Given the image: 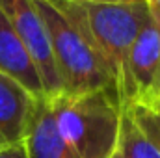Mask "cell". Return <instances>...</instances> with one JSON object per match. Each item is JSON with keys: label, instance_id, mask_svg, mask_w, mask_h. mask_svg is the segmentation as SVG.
<instances>
[{"label": "cell", "instance_id": "6da1fadb", "mask_svg": "<svg viewBox=\"0 0 160 158\" xmlns=\"http://www.w3.org/2000/svg\"><path fill=\"white\" fill-rule=\"evenodd\" d=\"M91 43L114 80L121 106L134 101L130 77V54L138 34L147 24L145 2L128 4H82L73 0H50Z\"/></svg>", "mask_w": 160, "mask_h": 158}, {"label": "cell", "instance_id": "7a4b0ae2", "mask_svg": "<svg viewBox=\"0 0 160 158\" xmlns=\"http://www.w3.org/2000/svg\"><path fill=\"white\" fill-rule=\"evenodd\" d=\"M62 138L78 158H110L118 149L121 101L112 89L47 99Z\"/></svg>", "mask_w": 160, "mask_h": 158}, {"label": "cell", "instance_id": "3957f363", "mask_svg": "<svg viewBox=\"0 0 160 158\" xmlns=\"http://www.w3.org/2000/svg\"><path fill=\"white\" fill-rule=\"evenodd\" d=\"M45 24L54 65L63 95H80L97 89L116 91L104 62L91 43L50 0H32ZM118 93V91H116Z\"/></svg>", "mask_w": 160, "mask_h": 158}, {"label": "cell", "instance_id": "277c9868", "mask_svg": "<svg viewBox=\"0 0 160 158\" xmlns=\"http://www.w3.org/2000/svg\"><path fill=\"white\" fill-rule=\"evenodd\" d=\"M0 9L11 22L21 41L24 43L28 54L32 56L43 82L45 97L54 99L62 95V82L54 65L48 36L34 2L32 0H0Z\"/></svg>", "mask_w": 160, "mask_h": 158}, {"label": "cell", "instance_id": "5b68a950", "mask_svg": "<svg viewBox=\"0 0 160 158\" xmlns=\"http://www.w3.org/2000/svg\"><path fill=\"white\" fill-rule=\"evenodd\" d=\"M130 77L134 101L160 108V30L149 19L138 34L130 54Z\"/></svg>", "mask_w": 160, "mask_h": 158}, {"label": "cell", "instance_id": "8992f818", "mask_svg": "<svg viewBox=\"0 0 160 158\" xmlns=\"http://www.w3.org/2000/svg\"><path fill=\"white\" fill-rule=\"evenodd\" d=\"M118 145L125 158H160V112L140 102L123 106Z\"/></svg>", "mask_w": 160, "mask_h": 158}, {"label": "cell", "instance_id": "52a82bcc", "mask_svg": "<svg viewBox=\"0 0 160 158\" xmlns=\"http://www.w3.org/2000/svg\"><path fill=\"white\" fill-rule=\"evenodd\" d=\"M39 101L17 80L0 73V136L8 145L24 143Z\"/></svg>", "mask_w": 160, "mask_h": 158}, {"label": "cell", "instance_id": "ba28073f", "mask_svg": "<svg viewBox=\"0 0 160 158\" xmlns=\"http://www.w3.org/2000/svg\"><path fill=\"white\" fill-rule=\"evenodd\" d=\"M0 73L17 80L34 97L47 99L38 67L32 56L28 54L24 43L13 30L11 22L2 13V9H0Z\"/></svg>", "mask_w": 160, "mask_h": 158}, {"label": "cell", "instance_id": "9c48e42d", "mask_svg": "<svg viewBox=\"0 0 160 158\" xmlns=\"http://www.w3.org/2000/svg\"><path fill=\"white\" fill-rule=\"evenodd\" d=\"M28 158H78L73 147L62 138L47 99L38 102L34 119L24 138Z\"/></svg>", "mask_w": 160, "mask_h": 158}, {"label": "cell", "instance_id": "30bf717a", "mask_svg": "<svg viewBox=\"0 0 160 158\" xmlns=\"http://www.w3.org/2000/svg\"><path fill=\"white\" fill-rule=\"evenodd\" d=\"M0 158H28V153H26L24 143H19V145H9V147L2 149Z\"/></svg>", "mask_w": 160, "mask_h": 158}, {"label": "cell", "instance_id": "8fae6325", "mask_svg": "<svg viewBox=\"0 0 160 158\" xmlns=\"http://www.w3.org/2000/svg\"><path fill=\"white\" fill-rule=\"evenodd\" d=\"M147 9H149V17L153 21V24L160 30V0H147Z\"/></svg>", "mask_w": 160, "mask_h": 158}, {"label": "cell", "instance_id": "7c38bea8", "mask_svg": "<svg viewBox=\"0 0 160 158\" xmlns=\"http://www.w3.org/2000/svg\"><path fill=\"white\" fill-rule=\"evenodd\" d=\"M82 4H128V2H147V0H73Z\"/></svg>", "mask_w": 160, "mask_h": 158}, {"label": "cell", "instance_id": "4fadbf2b", "mask_svg": "<svg viewBox=\"0 0 160 158\" xmlns=\"http://www.w3.org/2000/svg\"><path fill=\"white\" fill-rule=\"evenodd\" d=\"M110 158H125V156H123V153H121V149H119V145H118V149L112 153V156H110Z\"/></svg>", "mask_w": 160, "mask_h": 158}, {"label": "cell", "instance_id": "5bb4252c", "mask_svg": "<svg viewBox=\"0 0 160 158\" xmlns=\"http://www.w3.org/2000/svg\"><path fill=\"white\" fill-rule=\"evenodd\" d=\"M6 147H9V145H8V143L2 140V136H0V151H2V149H6Z\"/></svg>", "mask_w": 160, "mask_h": 158}, {"label": "cell", "instance_id": "9a60e30c", "mask_svg": "<svg viewBox=\"0 0 160 158\" xmlns=\"http://www.w3.org/2000/svg\"><path fill=\"white\" fill-rule=\"evenodd\" d=\"M158 112H160V108H158Z\"/></svg>", "mask_w": 160, "mask_h": 158}]
</instances>
